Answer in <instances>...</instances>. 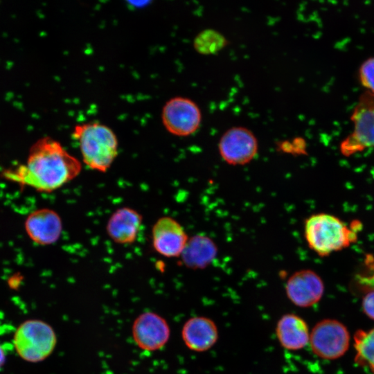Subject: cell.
Returning <instances> with one entry per match:
<instances>
[{
	"label": "cell",
	"mask_w": 374,
	"mask_h": 374,
	"mask_svg": "<svg viewBox=\"0 0 374 374\" xmlns=\"http://www.w3.org/2000/svg\"><path fill=\"white\" fill-rule=\"evenodd\" d=\"M81 170L78 158L57 140L44 136L31 145L26 163L6 170L2 175L21 186L51 193L73 181Z\"/></svg>",
	"instance_id": "cell-1"
},
{
	"label": "cell",
	"mask_w": 374,
	"mask_h": 374,
	"mask_svg": "<svg viewBox=\"0 0 374 374\" xmlns=\"http://www.w3.org/2000/svg\"><path fill=\"white\" fill-rule=\"evenodd\" d=\"M72 135L89 168L106 172L111 168L118 154V141L110 127L99 122L80 123L73 127Z\"/></svg>",
	"instance_id": "cell-2"
},
{
	"label": "cell",
	"mask_w": 374,
	"mask_h": 374,
	"mask_svg": "<svg viewBox=\"0 0 374 374\" xmlns=\"http://www.w3.org/2000/svg\"><path fill=\"white\" fill-rule=\"evenodd\" d=\"M304 234L308 246L321 256L348 247L357 240L355 232L337 217L318 213L305 222Z\"/></svg>",
	"instance_id": "cell-3"
},
{
	"label": "cell",
	"mask_w": 374,
	"mask_h": 374,
	"mask_svg": "<svg viewBox=\"0 0 374 374\" xmlns=\"http://www.w3.org/2000/svg\"><path fill=\"white\" fill-rule=\"evenodd\" d=\"M57 337L53 328L44 321L29 319L17 328L13 344L24 360L37 363L46 359L53 351Z\"/></svg>",
	"instance_id": "cell-4"
},
{
	"label": "cell",
	"mask_w": 374,
	"mask_h": 374,
	"mask_svg": "<svg viewBox=\"0 0 374 374\" xmlns=\"http://www.w3.org/2000/svg\"><path fill=\"white\" fill-rule=\"evenodd\" d=\"M350 118L353 130L340 145L345 156L374 147V94L366 91L360 96Z\"/></svg>",
	"instance_id": "cell-5"
},
{
	"label": "cell",
	"mask_w": 374,
	"mask_h": 374,
	"mask_svg": "<svg viewBox=\"0 0 374 374\" xmlns=\"http://www.w3.org/2000/svg\"><path fill=\"white\" fill-rule=\"evenodd\" d=\"M312 352L326 359H337L347 351L350 335L347 328L337 320L319 321L310 332L309 341Z\"/></svg>",
	"instance_id": "cell-6"
},
{
	"label": "cell",
	"mask_w": 374,
	"mask_h": 374,
	"mask_svg": "<svg viewBox=\"0 0 374 374\" xmlns=\"http://www.w3.org/2000/svg\"><path fill=\"white\" fill-rule=\"evenodd\" d=\"M166 130L177 136H188L199 127L202 114L199 106L191 99L177 96L168 100L161 112Z\"/></svg>",
	"instance_id": "cell-7"
},
{
	"label": "cell",
	"mask_w": 374,
	"mask_h": 374,
	"mask_svg": "<svg viewBox=\"0 0 374 374\" xmlns=\"http://www.w3.org/2000/svg\"><path fill=\"white\" fill-rule=\"evenodd\" d=\"M218 150L222 159L232 166L249 163L257 155L258 143L254 134L244 127H233L221 136Z\"/></svg>",
	"instance_id": "cell-8"
},
{
	"label": "cell",
	"mask_w": 374,
	"mask_h": 374,
	"mask_svg": "<svg viewBox=\"0 0 374 374\" xmlns=\"http://www.w3.org/2000/svg\"><path fill=\"white\" fill-rule=\"evenodd\" d=\"M151 235L154 251L166 258L180 257L189 239L181 224L169 216L154 222Z\"/></svg>",
	"instance_id": "cell-9"
},
{
	"label": "cell",
	"mask_w": 374,
	"mask_h": 374,
	"mask_svg": "<svg viewBox=\"0 0 374 374\" xmlns=\"http://www.w3.org/2000/svg\"><path fill=\"white\" fill-rule=\"evenodd\" d=\"M132 337L142 350L154 351L163 348L170 338V327L165 319L152 312L140 314L132 326Z\"/></svg>",
	"instance_id": "cell-10"
},
{
	"label": "cell",
	"mask_w": 374,
	"mask_h": 374,
	"mask_svg": "<svg viewBox=\"0 0 374 374\" xmlns=\"http://www.w3.org/2000/svg\"><path fill=\"white\" fill-rule=\"evenodd\" d=\"M285 292L294 305L308 308L320 301L324 292V285L315 271L302 269L294 272L287 279Z\"/></svg>",
	"instance_id": "cell-11"
},
{
	"label": "cell",
	"mask_w": 374,
	"mask_h": 374,
	"mask_svg": "<svg viewBox=\"0 0 374 374\" xmlns=\"http://www.w3.org/2000/svg\"><path fill=\"white\" fill-rule=\"evenodd\" d=\"M29 238L35 244L48 246L55 244L60 238L63 224L60 215L48 208L37 209L30 213L24 222Z\"/></svg>",
	"instance_id": "cell-12"
},
{
	"label": "cell",
	"mask_w": 374,
	"mask_h": 374,
	"mask_svg": "<svg viewBox=\"0 0 374 374\" xmlns=\"http://www.w3.org/2000/svg\"><path fill=\"white\" fill-rule=\"evenodd\" d=\"M143 224V216L136 210L123 206L116 209L109 216L106 232L116 244H133L139 236Z\"/></svg>",
	"instance_id": "cell-13"
},
{
	"label": "cell",
	"mask_w": 374,
	"mask_h": 374,
	"mask_svg": "<svg viewBox=\"0 0 374 374\" xmlns=\"http://www.w3.org/2000/svg\"><path fill=\"white\" fill-rule=\"evenodd\" d=\"M181 337L185 345L195 352L211 348L218 339V330L210 318L198 316L188 319L183 326Z\"/></svg>",
	"instance_id": "cell-14"
},
{
	"label": "cell",
	"mask_w": 374,
	"mask_h": 374,
	"mask_svg": "<svg viewBox=\"0 0 374 374\" xmlns=\"http://www.w3.org/2000/svg\"><path fill=\"white\" fill-rule=\"evenodd\" d=\"M276 334L280 344L289 350L303 348L310 341V332L306 322L294 314H285L278 321Z\"/></svg>",
	"instance_id": "cell-15"
},
{
	"label": "cell",
	"mask_w": 374,
	"mask_h": 374,
	"mask_svg": "<svg viewBox=\"0 0 374 374\" xmlns=\"http://www.w3.org/2000/svg\"><path fill=\"white\" fill-rule=\"evenodd\" d=\"M217 247L209 237L195 235L189 238L181 255L182 263L187 267L203 269L215 258Z\"/></svg>",
	"instance_id": "cell-16"
},
{
	"label": "cell",
	"mask_w": 374,
	"mask_h": 374,
	"mask_svg": "<svg viewBox=\"0 0 374 374\" xmlns=\"http://www.w3.org/2000/svg\"><path fill=\"white\" fill-rule=\"evenodd\" d=\"M354 346L356 362L374 373V328L368 331H357L354 335Z\"/></svg>",
	"instance_id": "cell-17"
},
{
	"label": "cell",
	"mask_w": 374,
	"mask_h": 374,
	"mask_svg": "<svg viewBox=\"0 0 374 374\" xmlns=\"http://www.w3.org/2000/svg\"><path fill=\"white\" fill-rule=\"evenodd\" d=\"M226 44V38L219 32L212 29L203 30L194 40L195 50L204 55L215 53Z\"/></svg>",
	"instance_id": "cell-18"
},
{
	"label": "cell",
	"mask_w": 374,
	"mask_h": 374,
	"mask_svg": "<svg viewBox=\"0 0 374 374\" xmlns=\"http://www.w3.org/2000/svg\"><path fill=\"white\" fill-rule=\"evenodd\" d=\"M361 84L374 94V57L366 60L360 65L358 72Z\"/></svg>",
	"instance_id": "cell-19"
},
{
	"label": "cell",
	"mask_w": 374,
	"mask_h": 374,
	"mask_svg": "<svg viewBox=\"0 0 374 374\" xmlns=\"http://www.w3.org/2000/svg\"><path fill=\"white\" fill-rule=\"evenodd\" d=\"M362 309L366 316L374 320V289L370 290L364 296Z\"/></svg>",
	"instance_id": "cell-20"
},
{
	"label": "cell",
	"mask_w": 374,
	"mask_h": 374,
	"mask_svg": "<svg viewBox=\"0 0 374 374\" xmlns=\"http://www.w3.org/2000/svg\"><path fill=\"white\" fill-rule=\"evenodd\" d=\"M6 361V354L3 348L0 345V368L3 365L4 362Z\"/></svg>",
	"instance_id": "cell-21"
}]
</instances>
